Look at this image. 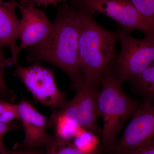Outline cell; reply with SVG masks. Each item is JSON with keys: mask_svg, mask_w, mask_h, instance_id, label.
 I'll list each match as a JSON object with an SVG mask.
<instances>
[{"mask_svg": "<svg viewBox=\"0 0 154 154\" xmlns=\"http://www.w3.org/2000/svg\"><path fill=\"white\" fill-rule=\"evenodd\" d=\"M48 154H50V153H48Z\"/></svg>", "mask_w": 154, "mask_h": 154, "instance_id": "cell-25", "label": "cell"}, {"mask_svg": "<svg viewBox=\"0 0 154 154\" xmlns=\"http://www.w3.org/2000/svg\"><path fill=\"white\" fill-rule=\"evenodd\" d=\"M7 67V65L0 62V99L13 103L16 96L14 92L8 88L4 80L5 70Z\"/></svg>", "mask_w": 154, "mask_h": 154, "instance_id": "cell-18", "label": "cell"}, {"mask_svg": "<svg viewBox=\"0 0 154 154\" xmlns=\"http://www.w3.org/2000/svg\"><path fill=\"white\" fill-rule=\"evenodd\" d=\"M16 1L5 2L0 0V44L8 48L12 54L11 58L14 64L18 62V47L20 19L17 17Z\"/></svg>", "mask_w": 154, "mask_h": 154, "instance_id": "cell-11", "label": "cell"}, {"mask_svg": "<svg viewBox=\"0 0 154 154\" xmlns=\"http://www.w3.org/2000/svg\"><path fill=\"white\" fill-rule=\"evenodd\" d=\"M136 8L144 17L154 24V0H130Z\"/></svg>", "mask_w": 154, "mask_h": 154, "instance_id": "cell-16", "label": "cell"}, {"mask_svg": "<svg viewBox=\"0 0 154 154\" xmlns=\"http://www.w3.org/2000/svg\"><path fill=\"white\" fill-rule=\"evenodd\" d=\"M152 143L154 145V140L152 142Z\"/></svg>", "mask_w": 154, "mask_h": 154, "instance_id": "cell-24", "label": "cell"}, {"mask_svg": "<svg viewBox=\"0 0 154 154\" xmlns=\"http://www.w3.org/2000/svg\"><path fill=\"white\" fill-rule=\"evenodd\" d=\"M65 0H20V5L25 6H33L37 7L47 6L53 5H56L57 3Z\"/></svg>", "mask_w": 154, "mask_h": 154, "instance_id": "cell-20", "label": "cell"}, {"mask_svg": "<svg viewBox=\"0 0 154 154\" xmlns=\"http://www.w3.org/2000/svg\"><path fill=\"white\" fill-rule=\"evenodd\" d=\"M121 154H154V145L151 143L133 151Z\"/></svg>", "mask_w": 154, "mask_h": 154, "instance_id": "cell-21", "label": "cell"}, {"mask_svg": "<svg viewBox=\"0 0 154 154\" xmlns=\"http://www.w3.org/2000/svg\"><path fill=\"white\" fill-rule=\"evenodd\" d=\"M154 140V105L144 103L139 107L118 143L113 154L133 151L151 144Z\"/></svg>", "mask_w": 154, "mask_h": 154, "instance_id": "cell-8", "label": "cell"}, {"mask_svg": "<svg viewBox=\"0 0 154 154\" xmlns=\"http://www.w3.org/2000/svg\"><path fill=\"white\" fill-rule=\"evenodd\" d=\"M15 66L14 75L21 80L36 101L54 110L66 103V95L58 88L52 69L42 66L39 62L27 67L17 62Z\"/></svg>", "mask_w": 154, "mask_h": 154, "instance_id": "cell-5", "label": "cell"}, {"mask_svg": "<svg viewBox=\"0 0 154 154\" xmlns=\"http://www.w3.org/2000/svg\"><path fill=\"white\" fill-rule=\"evenodd\" d=\"M19 119L18 105L0 99V122L8 123Z\"/></svg>", "mask_w": 154, "mask_h": 154, "instance_id": "cell-15", "label": "cell"}, {"mask_svg": "<svg viewBox=\"0 0 154 154\" xmlns=\"http://www.w3.org/2000/svg\"><path fill=\"white\" fill-rule=\"evenodd\" d=\"M5 154H42L40 151L38 150H27L25 151H21L16 152H8Z\"/></svg>", "mask_w": 154, "mask_h": 154, "instance_id": "cell-23", "label": "cell"}, {"mask_svg": "<svg viewBox=\"0 0 154 154\" xmlns=\"http://www.w3.org/2000/svg\"><path fill=\"white\" fill-rule=\"evenodd\" d=\"M98 145L96 135L83 130L75 137L73 145L78 149L86 154H92Z\"/></svg>", "mask_w": 154, "mask_h": 154, "instance_id": "cell-14", "label": "cell"}, {"mask_svg": "<svg viewBox=\"0 0 154 154\" xmlns=\"http://www.w3.org/2000/svg\"><path fill=\"white\" fill-rule=\"evenodd\" d=\"M18 8L22 14L19 26L18 55L23 50L36 45L44 40L51 32L53 24L43 11L33 6L22 5Z\"/></svg>", "mask_w": 154, "mask_h": 154, "instance_id": "cell-9", "label": "cell"}, {"mask_svg": "<svg viewBox=\"0 0 154 154\" xmlns=\"http://www.w3.org/2000/svg\"><path fill=\"white\" fill-rule=\"evenodd\" d=\"M17 105L19 120L25 131L24 147L27 150H34L42 146H48L52 140L47 132L48 119L28 101L23 100Z\"/></svg>", "mask_w": 154, "mask_h": 154, "instance_id": "cell-10", "label": "cell"}, {"mask_svg": "<svg viewBox=\"0 0 154 154\" xmlns=\"http://www.w3.org/2000/svg\"><path fill=\"white\" fill-rule=\"evenodd\" d=\"M67 143H51L47 147L48 153L52 154H86L81 152L73 145Z\"/></svg>", "mask_w": 154, "mask_h": 154, "instance_id": "cell-17", "label": "cell"}, {"mask_svg": "<svg viewBox=\"0 0 154 154\" xmlns=\"http://www.w3.org/2000/svg\"><path fill=\"white\" fill-rule=\"evenodd\" d=\"M79 11V60L85 82L98 89L104 73L115 57L118 33L106 30L95 21L93 14L82 8Z\"/></svg>", "mask_w": 154, "mask_h": 154, "instance_id": "cell-2", "label": "cell"}, {"mask_svg": "<svg viewBox=\"0 0 154 154\" xmlns=\"http://www.w3.org/2000/svg\"><path fill=\"white\" fill-rule=\"evenodd\" d=\"M3 48L2 46L0 44V62L6 65L8 67L14 65V64L11 58H6L5 57L4 52L2 50Z\"/></svg>", "mask_w": 154, "mask_h": 154, "instance_id": "cell-22", "label": "cell"}, {"mask_svg": "<svg viewBox=\"0 0 154 154\" xmlns=\"http://www.w3.org/2000/svg\"><path fill=\"white\" fill-rule=\"evenodd\" d=\"M48 36L28 48V62L45 61L62 70L70 79L72 89L85 82L79 60L81 23L79 9L63 5Z\"/></svg>", "mask_w": 154, "mask_h": 154, "instance_id": "cell-1", "label": "cell"}, {"mask_svg": "<svg viewBox=\"0 0 154 154\" xmlns=\"http://www.w3.org/2000/svg\"><path fill=\"white\" fill-rule=\"evenodd\" d=\"M48 127L54 130V139L61 142L69 143L83 130L73 121L62 116L52 114L48 120Z\"/></svg>", "mask_w": 154, "mask_h": 154, "instance_id": "cell-12", "label": "cell"}, {"mask_svg": "<svg viewBox=\"0 0 154 154\" xmlns=\"http://www.w3.org/2000/svg\"><path fill=\"white\" fill-rule=\"evenodd\" d=\"M78 7L110 17L124 31H142L146 36H154V24L136 8L130 0H78Z\"/></svg>", "mask_w": 154, "mask_h": 154, "instance_id": "cell-6", "label": "cell"}, {"mask_svg": "<svg viewBox=\"0 0 154 154\" xmlns=\"http://www.w3.org/2000/svg\"><path fill=\"white\" fill-rule=\"evenodd\" d=\"M120 53L116 58L114 71L121 82L132 80L154 62V36L137 39L128 32H118Z\"/></svg>", "mask_w": 154, "mask_h": 154, "instance_id": "cell-4", "label": "cell"}, {"mask_svg": "<svg viewBox=\"0 0 154 154\" xmlns=\"http://www.w3.org/2000/svg\"><path fill=\"white\" fill-rule=\"evenodd\" d=\"M76 90L73 99L53 114L70 119L79 127L96 135L99 132L98 89L84 82Z\"/></svg>", "mask_w": 154, "mask_h": 154, "instance_id": "cell-7", "label": "cell"}, {"mask_svg": "<svg viewBox=\"0 0 154 154\" xmlns=\"http://www.w3.org/2000/svg\"><path fill=\"white\" fill-rule=\"evenodd\" d=\"M112 62L105 70L98 96L99 116L104 121L100 147L110 151L116 144L117 136L127 120L139 107L125 92Z\"/></svg>", "mask_w": 154, "mask_h": 154, "instance_id": "cell-3", "label": "cell"}, {"mask_svg": "<svg viewBox=\"0 0 154 154\" xmlns=\"http://www.w3.org/2000/svg\"><path fill=\"white\" fill-rule=\"evenodd\" d=\"M19 127L20 125L17 122L12 121L8 123L0 122V153L5 154L9 152L3 143L2 139L4 136L9 131L17 129Z\"/></svg>", "mask_w": 154, "mask_h": 154, "instance_id": "cell-19", "label": "cell"}, {"mask_svg": "<svg viewBox=\"0 0 154 154\" xmlns=\"http://www.w3.org/2000/svg\"><path fill=\"white\" fill-rule=\"evenodd\" d=\"M131 80L135 90L143 98L144 103L154 105V62Z\"/></svg>", "mask_w": 154, "mask_h": 154, "instance_id": "cell-13", "label": "cell"}]
</instances>
